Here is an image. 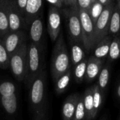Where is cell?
Segmentation results:
<instances>
[{"instance_id": "1", "label": "cell", "mask_w": 120, "mask_h": 120, "mask_svg": "<svg viewBox=\"0 0 120 120\" xmlns=\"http://www.w3.org/2000/svg\"><path fill=\"white\" fill-rule=\"evenodd\" d=\"M28 89V101L32 115L47 112V75L44 69L30 82Z\"/></svg>"}, {"instance_id": "2", "label": "cell", "mask_w": 120, "mask_h": 120, "mask_svg": "<svg viewBox=\"0 0 120 120\" xmlns=\"http://www.w3.org/2000/svg\"><path fill=\"white\" fill-rule=\"evenodd\" d=\"M71 60L63 32H60L53 49L51 61V74L54 82L58 77L70 70Z\"/></svg>"}, {"instance_id": "3", "label": "cell", "mask_w": 120, "mask_h": 120, "mask_svg": "<svg viewBox=\"0 0 120 120\" xmlns=\"http://www.w3.org/2000/svg\"><path fill=\"white\" fill-rule=\"evenodd\" d=\"M45 69V44L30 42L27 49V70L24 83L27 88L31 81Z\"/></svg>"}, {"instance_id": "4", "label": "cell", "mask_w": 120, "mask_h": 120, "mask_svg": "<svg viewBox=\"0 0 120 120\" xmlns=\"http://www.w3.org/2000/svg\"><path fill=\"white\" fill-rule=\"evenodd\" d=\"M0 108L8 118L15 117L18 110L17 86L10 80L0 81Z\"/></svg>"}, {"instance_id": "5", "label": "cell", "mask_w": 120, "mask_h": 120, "mask_svg": "<svg viewBox=\"0 0 120 120\" xmlns=\"http://www.w3.org/2000/svg\"><path fill=\"white\" fill-rule=\"evenodd\" d=\"M27 41L10 56L9 68L15 77L20 82H24L27 70Z\"/></svg>"}, {"instance_id": "6", "label": "cell", "mask_w": 120, "mask_h": 120, "mask_svg": "<svg viewBox=\"0 0 120 120\" xmlns=\"http://www.w3.org/2000/svg\"><path fill=\"white\" fill-rule=\"evenodd\" d=\"M65 17L70 42L82 43V26L77 6L67 7L63 10Z\"/></svg>"}, {"instance_id": "7", "label": "cell", "mask_w": 120, "mask_h": 120, "mask_svg": "<svg viewBox=\"0 0 120 120\" xmlns=\"http://www.w3.org/2000/svg\"><path fill=\"white\" fill-rule=\"evenodd\" d=\"M115 3V0H110L105 6L102 13L94 24V48L104 37L108 35L110 20Z\"/></svg>"}, {"instance_id": "8", "label": "cell", "mask_w": 120, "mask_h": 120, "mask_svg": "<svg viewBox=\"0 0 120 120\" xmlns=\"http://www.w3.org/2000/svg\"><path fill=\"white\" fill-rule=\"evenodd\" d=\"M79 15L82 26V44L86 53H89L94 49V24L86 10L79 9Z\"/></svg>"}, {"instance_id": "9", "label": "cell", "mask_w": 120, "mask_h": 120, "mask_svg": "<svg viewBox=\"0 0 120 120\" xmlns=\"http://www.w3.org/2000/svg\"><path fill=\"white\" fill-rule=\"evenodd\" d=\"M61 30V13L59 8L51 6L48 13L47 31L52 41H56Z\"/></svg>"}, {"instance_id": "10", "label": "cell", "mask_w": 120, "mask_h": 120, "mask_svg": "<svg viewBox=\"0 0 120 120\" xmlns=\"http://www.w3.org/2000/svg\"><path fill=\"white\" fill-rule=\"evenodd\" d=\"M1 41L8 53L11 56L22 45L24 42L27 41V36L21 30L15 32H9L1 39Z\"/></svg>"}, {"instance_id": "11", "label": "cell", "mask_w": 120, "mask_h": 120, "mask_svg": "<svg viewBox=\"0 0 120 120\" xmlns=\"http://www.w3.org/2000/svg\"><path fill=\"white\" fill-rule=\"evenodd\" d=\"M28 28L30 42L37 44H44L45 28L42 13L32 20L28 26Z\"/></svg>"}, {"instance_id": "12", "label": "cell", "mask_w": 120, "mask_h": 120, "mask_svg": "<svg viewBox=\"0 0 120 120\" xmlns=\"http://www.w3.org/2000/svg\"><path fill=\"white\" fill-rule=\"evenodd\" d=\"M8 20L9 32L20 30L22 27H25L24 17L18 9L13 0H10Z\"/></svg>"}, {"instance_id": "13", "label": "cell", "mask_w": 120, "mask_h": 120, "mask_svg": "<svg viewBox=\"0 0 120 120\" xmlns=\"http://www.w3.org/2000/svg\"><path fill=\"white\" fill-rule=\"evenodd\" d=\"M104 60L96 58L93 56L88 58L86 71L84 80L87 83L94 82L99 75L100 72L104 65Z\"/></svg>"}, {"instance_id": "14", "label": "cell", "mask_w": 120, "mask_h": 120, "mask_svg": "<svg viewBox=\"0 0 120 120\" xmlns=\"http://www.w3.org/2000/svg\"><path fill=\"white\" fill-rule=\"evenodd\" d=\"M43 0H27L25 11V27H28L33 19L42 13Z\"/></svg>"}, {"instance_id": "15", "label": "cell", "mask_w": 120, "mask_h": 120, "mask_svg": "<svg viewBox=\"0 0 120 120\" xmlns=\"http://www.w3.org/2000/svg\"><path fill=\"white\" fill-rule=\"evenodd\" d=\"M80 94L74 93L69 95L65 100L62 107V118L63 120H72L77 104Z\"/></svg>"}, {"instance_id": "16", "label": "cell", "mask_w": 120, "mask_h": 120, "mask_svg": "<svg viewBox=\"0 0 120 120\" xmlns=\"http://www.w3.org/2000/svg\"><path fill=\"white\" fill-rule=\"evenodd\" d=\"M112 39V37L110 35L104 37L93 49V56L101 60H105L107 58L108 56Z\"/></svg>"}, {"instance_id": "17", "label": "cell", "mask_w": 120, "mask_h": 120, "mask_svg": "<svg viewBox=\"0 0 120 120\" xmlns=\"http://www.w3.org/2000/svg\"><path fill=\"white\" fill-rule=\"evenodd\" d=\"M10 0H0V35L1 39L9 32L8 13Z\"/></svg>"}, {"instance_id": "18", "label": "cell", "mask_w": 120, "mask_h": 120, "mask_svg": "<svg viewBox=\"0 0 120 120\" xmlns=\"http://www.w3.org/2000/svg\"><path fill=\"white\" fill-rule=\"evenodd\" d=\"M72 77V72L70 69L68 72H66L65 73L58 77L53 82L55 91L56 94L60 95L64 94L67 91V89L70 86Z\"/></svg>"}, {"instance_id": "19", "label": "cell", "mask_w": 120, "mask_h": 120, "mask_svg": "<svg viewBox=\"0 0 120 120\" xmlns=\"http://www.w3.org/2000/svg\"><path fill=\"white\" fill-rule=\"evenodd\" d=\"M70 60L75 66L82 61L85 57V50L82 43L70 42Z\"/></svg>"}, {"instance_id": "20", "label": "cell", "mask_w": 120, "mask_h": 120, "mask_svg": "<svg viewBox=\"0 0 120 120\" xmlns=\"http://www.w3.org/2000/svg\"><path fill=\"white\" fill-rule=\"evenodd\" d=\"M120 34V8L115 3L110 20L108 30V35L114 37Z\"/></svg>"}, {"instance_id": "21", "label": "cell", "mask_w": 120, "mask_h": 120, "mask_svg": "<svg viewBox=\"0 0 120 120\" xmlns=\"http://www.w3.org/2000/svg\"><path fill=\"white\" fill-rule=\"evenodd\" d=\"M83 101L86 111V120H94V98H93V87L86 89L84 93Z\"/></svg>"}, {"instance_id": "22", "label": "cell", "mask_w": 120, "mask_h": 120, "mask_svg": "<svg viewBox=\"0 0 120 120\" xmlns=\"http://www.w3.org/2000/svg\"><path fill=\"white\" fill-rule=\"evenodd\" d=\"M93 87V98H94V120L96 117L97 115L100 112L104 99V93L101 90L97 84L92 86Z\"/></svg>"}, {"instance_id": "23", "label": "cell", "mask_w": 120, "mask_h": 120, "mask_svg": "<svg viewBox=\"0 0 120 120\" xmlns=\"http://www.w3.org/2000/svg\"><path fill=\"white\" fill-rule=\"evenodd\" d=\"M98 77V79L97 84L101 90L105 93L108 89L110 77V66L108 62L103 66Z\"/></svg>"}, {"instance_id": "24", "label": "cell", "mask_w": 120, "mask_h": 120, "mask_svg": "<svg viewBox=\"0 0 120 120\" xmlns=\"http://www.w3.org/2000/svg\"><path fill=\"white\" fill-rule=\"evenodd\" d=\"M87 61H88V59L85 58L82 61H81L79 63L74 66L72 75H73L75 81L78 84L82 83L84 80L86 71Z\"/></svg>"}, {"instance_id": "25", "label": "cell", "mask_w": 120, "mask_h": 120, "mask_svg": "<svg viewBox=\"0 0 120 120\" xmlns=\"http://www.w3.org/2000/svg\"><path fill=\"white\" fill-rule=\"evenodd\" d=\"M120 58V34L112 37L110 51L108 56V62H113Z\"/></svg>"}, {"instance_id": "26", "label": "cell", "mask_w": 120, "mask_h": 120, "mask_svg": "<svg viewBox=\"0 0 120 120\" xmlns=\"http://www.w3.org/2000/svg\"><path fill=\"white\" fill-rule=\"evenodd\" d=\"M104 7H105V6L103 5L98 0H96V1H94V3L91 4L89 9L88 10V12H89V16H90L91 19L92 20L94 24L96 23V20L100 17L101 14L102 13V12L104 9Z\"/></svg>"}, {"instance_id": "27", "label": "cell", "mask_w": 120, "mask_h": 120, "mask_svg": "<svg viewBox=\"0 0 120 120\" xmlns=\"http://www.w3.org/2000/svg\"><path fill=\"white\" fill-rule=\"evenodd\" d=\"M10 56L8 53L4 44L0 41V69L6 70L9 68Z\"/></svg>"}, {"instance_id": "28", "label": "cell", "mask_w": 120, "mask_h": 120, "mask_svg": "<svg viewBox=\"0 0 120 120\" xmlns=\"http://www.w3.org/2000/svg\"><path fill=\"white\" fill-rule=\"evenodd\" d=\"M72 120H86V111L84 105L83 96L82 94L79 96Z\"/></svg>"}, {"instance_id": "29", "label": "cell", "mask_w": 120, "mask_h": 120, "mask_svg": "<svg viewBox=\"0 0 120 120\" xmlns=\"http://www.w3.org/2000/svg\"><path fill=\"white\" fill-rule=\"evenodd\" d=\"M91 4V0H77V5L79 9H84L88 11Z\"/></svg>"}, {"instance_id": "30", "label": "cell", "mask_w": 120, "mask_h": 120, "mask_svg": "<svg viewBox=\"0 0 120 120\" xmlns=\"http://www.w3.org/2000/svg\"><path fill=\"white\" fill-rule=\"evenodd\" d=\"M18 9L19 11L21 13V14L25 16V7L27 5V0H13Z\"/></svg>"}, {"instance_id": "31", "label": "cell", "mask_w": 120, "mask_h": 120, "mask_svg": "<svg viewBox=\"0 0 120 120\" xmlns=\"http://www.w3.org/2000/svg\"><path fill=\"white\" fill-rule=\"evenodd\" d=\"M32 120H47V112H37L32 115Z\"/></svg>"}, {"instance_id": "32", "label": "cell", "mask_w": 120, "mask_h": 120, "mask_svg": "<svg viewBox=\"0 0 120 120\" xmlns=\"http://www.w3.org/2000/svg\"><path fill=\"white\" fill-rule=\"evenodd\" d=\"M45 1L49 3L51 6H55L59 8H62V6H63V4L60 0H45Z\"/></svg>"}, {"instance_id": "33", "label": "cell", "mask_w": 120, "mask_h": 120, "mask_svg": "<svg viewBox=\"0 0 120 120\" xmlns=\"http://www.w3.org/2000/svg\"><path fill=\"white\" fill-rule=\"evenodd\" d=\"M63 5H65L67 7L77 6V0H63Z\"/></svg>"}, {"instance_id": "34", "label": "cell", "mask_w": 120, "mask_h": 120, "mask_svg": "<svg viewBox=\"0 0 120 120\" xmlns=\"http://www.w3.org/2000/svg\"><path fill=\"white\" fill-rule=\"evenodd\" d=\"M115 94H116V96L117 98L120 100V82L119 84H117V87H116V90H115Z\"/></svg>"}, {"instance_id": "35", "label": "cell", "mask_w": 120, "mask_h": 120, "mask_svg": "<svg viewBox=\"0 0 120 120\" xmlns=\"http://www.w3.org/2000/svg\"><path fill=\"white\" fill-rule=\"evenodd\" d=\"M99 2H101L103 5H104V6H105L109 1H110V0H98Z\"/></svg>"}, {"instance_id": "36", "label": "cell", "mask_w": 120, "mask_h": 120, "mask_svg": "<svg viewBox=\"0 0 120 120\" xmlns=\"http://www.w3.org/2000/svg\"><path fill=\"white\" fill-rule=\"evenodd\" d=\"M115 1H116V3H117V4L118 5L119 8H120V0H115Z\"/></svg>"}, {"instance_id": "37", "label": "cell", "mask_w": 120, "mask_h": 120, "mask_svg": "<svg viewBox=\"0 0 120 120\" xmlns=\"http://www.w3.org/2000/svg\"><path fill=\"white\" fill-rule=\"evenodd\" d=\"M96 1V0H91V2H92V3H94V1Z\"/></svg>"}, {"instance_id": "38", "label": "cell", "mask_w": 120, "mask_h": 120, "mask_svg": "<svg viewBox=\"0 0 120 120\" xmlns=\"http://www.w3.org/2000/svg\"><path fill=\"white\" fill-rule=\"evenodd\" d=\"M1 41V35H0V41Z\"/></svg>"}, {"instance_id": "39", "label": "cell", "mask_w": 120, "mask_h": 120, "mask_svg": "<svg viewBox=\"0 0 120 120\" xmlns=\"http://www.w3.org/2000/svg\"><path fill=\"white\" fill-rule=\"evenodd\" d=\"M60 1H61L63 2V0H60Z\"/></svg>"}, {"instance_id": "40", "label": "cell", "mask_w": 120, "mask_h": 120, "mask_svg": "<svg viewBox=\"0 0 120 120\" xmlns=\"http://www.w3.org/2000/svg\"></svg>"}]
</instances>
